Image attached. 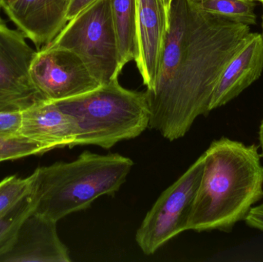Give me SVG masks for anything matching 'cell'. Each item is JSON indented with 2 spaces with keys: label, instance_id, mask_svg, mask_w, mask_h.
<instances>
[{
  "label": "cell",
  "instance_id": "cell-1",
  "mask_svg": "<svg viewBox=\"0 0 263 262\" xmlns=\"http://www.w3.org/2000/svg\"><path fill=\"white\" fill-rule=\"evenodd\" d=\"M250 32L247 25L205 12L196 0H173L156 86L145 91L148 128L175 141L186 135L198 117L208 115L221 74Z\"/></svg>",
  "mask_w": 263,
  "mask_h": 262
},
{
  "label": "cell",
  "instance_id": "cell-2",
  "mask_svg": "<svg viewBox=\"0 0 263 262\" xmlns=\"http://www.w3.org/2000/svg\"><path fill=\"white\" fill-rule=\"evenodd\" d=\"M259 146L222 137L203 153L204 169L187 231L231 232L263 198Z\"/></svg>",
  "mask_w": 263,
  "mask_h": 262
},
{
  "label": "cell",
  "instance_id": "cell-3",
  "mask_svg": "<svg viewBox=\"0 0 263 262\" xmlns=\"http://www.w3.org/2000/svg\"><path fill=\"white\" fill-rule=\"evenodd\" d=\"M133 166V160L120 154L85 151L74 161L37 168L33 172L34 212L58 223L87 209L100 197L118 192Z\"/></svg>",
  "mask_w": 263,
  "mask_h": 262
},
{
  "label": "cell",
  "instance_id": "cell-4",
  "mask_svg": "<svg viewBox=\"0 0 263 262\" xmlns=\"http://www.w3.org/2000/svg\"><path fill=\"white\" fill-rule=\"evenodd\" d=\"M54 103L73 122L75 146L109 149L120 142L139 136L149 125L147 92L125 89L118 78Z\"/></svg>",
  "mask_w": 263,
  "mask_h": 262
},
{
  "label": "cell",
  "instance_id": "cell-5",
  "mask_svg": "<svg viewBox=\"0 0 263 262\" xmlns=\"http://www.w3.org/2000/svg\"><path fill=\"white\" fill-rule=\"evenodd\" d=\"M47 47L77 54L101 85L117 79L123 70L111 0H97L69 20Z\"/></svg>",
  "mask_w": 263,
  "mask_h": 262
},
{
  "label": "cell",
  "instance_id": "cell-6",
  "mask_svg": "<svg viewBox=\"0 0 263 262\" xmlns=\"http://www.w3.org/2000/svg\"><path fill=\"white\" fill-rule=\"evenodd\" d=\"M204 169V155L159 197L142 220L136 234L142 252L153 255L162 246L187 231L195 198Z\"/></svg>",
  "mask_w": 263,
  "mask_h": 262
},
{
  "label": "cell",
  "instance_id": "cell-7",
  "mask_svg": "<svg viewBox=\"0 0 263 262\" xmlns=\"http://www.w3.org/2000/svg\"><path fill=\"white\" fill-rule=\"evenodd\" d=\"M0 20V112H22L44 101L30 75L36 51Z\"/></svg>",
  "mask_w": 263,
  "mask_h": 262
},
{
  "label": "cell",
  "instance_id": "cell-8",
  "mask_svg": "<svg viewBox=\"0 0 263 262\" xmlns=\"http://www.w3.org/2000/svg\"><path fill=\"white\" fill-rule=\"evenodd\" d=\"M30 75L35 87L49 101L72 98L102 86L77 54L63 48L38 49Z\"/></svg>",
  "mask_w": 263,
  "mask_h": 262
},
{
  "label": "cell",
  "instance_id": "cell-9",
  "mask_svg": "<svg viewBox=\"0 0 263 262\" xmlns=\"http://www.w3.org/2000/svg\"><path fill=\"white\" fill-rule=\"evenodd\" d=\"M168 29L164 0H136V63L146 92L154 89Z\"/></svg>",
  "mask_w": 263,
  "mask_h": 262
},
{
  "label": "cell",
  "instance_id": "cell-10",
  "mask_svg": "<svg viewBox=\"0 0 263 262\" xmlns=\"http://www.w3.org/2000/svg\"><path fill=\"white\" fill-rule=\"evenodd\" d=\"M69 249L57 232V223L33 212L23 221L0 262H69Z\"/></svg>",
  "mask_w": 263,
  "mask_h": 262
},
{
  "label": "cell",
  "instance_id": "cell-11",
  "mask_svg": "<svg viewBox=\"0 0 263 262\" xmlns=\"http://www.w3.org/2000/svg\"><path fill=\"white\" fill-rule=\"evenodd\" d=\"M71 0H14L5 12L39 49L49 45L68 23Z\"/></svg>",
  "mask_w": 263,
  "mask_h": 262
},
{
  "label": "cell",
  "instance_id": "cell-12",
  "mask_svg": "<svg viewBox=\"0 0 263 262\" xmlns=\"http://www.w3.org/2000/svg\"><path fill=\"white\" fill-rule=\"evenodd\" d=\"M263 72V37L250 32L242 49L221 74L213 91L210 110L225 106L259 79Z\"/></svg>",
  "mask_w": 263,
  "mask_h": 262
},
{
  "label": "cell",
  "instance_id": "cell-13",
  "mask_svg": "<svg viewBox=\"0 0 263 262\" xmlns=\"http://www.w3.org/2000/svg\"><path fill=\"white\" fill-rule=\"evenodd\" d=\"M20 135L50 151L75 147L76 131L72 118L49 100L22 111Z\"/></svg>",
  "mask_w": 263,
  "mask_h": 262
},
{
  "label": "cell",
  "instance_id": "cell-14",
  "mask_svg": "<svg viewBox=\"0 0 263 262\" xmlns=\"http://www.w3.org/2000/svg\"><path fill=\"white\" fill-rule=\"evenodd\" d=\"M122 63L126 66L136 57V0H111Z\"/></svg>",
  "mask_w": 263,
  "mask_h": 262
},
{
  "label": "cell",
  "instance_id": "cell-15",
  "mask_svg": "<svg viewBox=\"0 0 263 262\" xmlns=\"http://www.w3.org/2000/svg\"><path fill=\"white\" fill-rule=\"evenodd\" d=\"M203 10L227 21L247 26L256 24V1L253 0H201Z\"/></svg>",
  "mask_w": 263,
  "mask_h": 262
},
{
  "label": "cell",
  "instance_id": "cell-16",
  "mask_svg": "<svg viewBox=\"0 0 263 262\" xmlns=\"http://www.w3.org/2000/svg\"><path fill=\"white\" fill-rule=\"evenodd\" d=\"M35 205L36 198L32 190L12 209L0 215V256L12 246L20 226L33 212Z\"/></svg>",
  "mask_w": 263,
  "mask_h": 262
},
{
  "label": "cell",
  "instance_id": "cell-17",
  "mask_svg": "<svg viewBox=\"0 0 263 262\" xmlns=\"http://www.w3.org/2000/svg\"><path fill=\"white\" fill-rule=\"evenodd\" d=\"M34 179L35 176L32 172L26 178L11 175L0 182V215L12 209L32 192Z\"/></svg>",
  "mask_w": 263,
  "mask_h": 262
},
{
  "label": "cell",
  "instance_id": "cell-18",
  "mask_svg": "<svg viewBox=\"0 0 263 262\" xmlns=\"http://www.w3.org/2000/svg\"><path fill=\"white\" fill-rule=\"evenodd\" d=\"M50 152L48 148L32 140L18 135L15 137H0V155L8 160L20 159L31 155H41Z\"/></svg>",
  "mask_w": 263,
  "mask_h": 262
},
{
  "label": "cell",
  "instance_id": "cell-19",
  "mask_svg": "<svg viewBox=\"0 0 263 262\" xmlns=\"http://www.w3.org/2000/svg\"><path fill=\"white\" fill-rule=\"evenodd\" d=\"M22 124V112H0V137L18 136Z\"/></svg>",
  "mask_w": 263,
  "mask_h": 262
},
{
  "label": "cell",
  "instance_id": "cell-20",
  "mask_svg": "<svg viewBox=\"0 0 263 262\" xmlns=\"http://www.w3.org/2000/svg\"><path fill=\"white\" fill-rule=\"evenodd\" d=\"M244 221L249 227L263 232V203L253 206Z\"/></svg>",
  "mask_w": 263,
  "mask_h": 262
},
{
  "label": "cell",
  "instance_id": "cell-21",
  "mask_svg": "<svg viewBox=\"0 0 263 262\" xmlns=\"http://www.w3.org/2000/svg\"><path fill=\"white\" fill-rule=\"evenodd\" d=\"M96 1L97 0H71L67 13L68 21L72 19L83 9H86Z\"/></svg>",
  "mask_w": 263,
  "mask_h": 262
},
{
  "label": "cell",
  "instance_id": "cell-22",
  "mask_svg": "<svg viewBox=\"0 0 263 262\" xmlns=\"http://www.w3.org/2000/svg\"><path fill=\"white\" fill-rule=\"evenodd\" d=\"M259 147L261 149V156H262V158H263V118L262 121H261L260 126H259Z\"/></svg>",
  "mask_w": 263,
  "mask_h": 262
},
{
  "label": "cell",
  "instance_id": "cell-23",
  "mask_svg": "<svg viewBox=\"0 0 263 262\" xmlns=\"http://www.w3.org/2000/svg\"><path fill=\"white\" fill-rule=\"evenodd\" d=\"M14 0H0V8L4 10L8 7Z\"/></svg>",
  "mask_w": 263,
  "mask_h": 262
},
{
  "label": "cell",
  "instance_id": "cell-24",
  "mask_svg": "<svg viewBox=\"0 0 263 262\" xmlns=\"http://www.w3.org/2000/svg\"><path fill=\"white\" fill-rule=\"evenodd\" d=\"M172 1H173V0H164L165 8H166L167 11H168V15H170V6H171Z\"/></svg>",
  "mask_w": 263,
  "mask_h": 262
},
{
  "label": "cell",
  "instance_id": "cell-25",
  "mask_svg": "<svg viewBox=\"0 0 263 262\" xmlns=\"http://www.w3.org/2000/svg\"><path fill=\"white\" fill-rule=\"evenodd\" d=\"M5 161H8L7 158H6V157L3 156V155H0V163Z\"/></svg>",
  "mask_w": 263,
  "mask_h": 262
},
{
  "label": "cell",
  "instance_id": "cell-26",
  "mask_svg": "<svg viewBox=\"0 0 263 262\" xmlns=\"http://www.w3.org/2000/svg\"><path fill=\"white\" fill-rule=\"evenodd\" d=\"M261 3H262V6H263V0L262 2H261ZM262 31H263V15H262ZM262 37H263V33H262Z\"/></svg>",
  "mask_w": 263,
  "mask_h": 262
},
{
  "label": "cell",
  "instance_id": "cell-27",
  "mask_svg": "<svg viewBox=\"0 0 263 262\" xmlns=\"http://www.w3.org/2000/svg\"><path fill=\"white\" fill-rule=\"evenodd\" d=\"M253 1H259V2H262V0H253Z\"/></svg>",
  "mask_w": 263,
  "mask_h": 262
},
{
  "label": "cell",
  "instance_id": "cell-28",
  "mask_svg": "<svg viewBox=\"0 0 263 262\" xmlns=\"http://www.w3.org/2000/svg\"><path fill=\"white\" fill-rule=\"evenodd\" d=\"M196 1H201V0H196Z\"/></svg>",
  "mask_w": 263,
  "mask_h": 262
}]
</instances>
